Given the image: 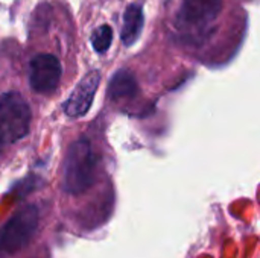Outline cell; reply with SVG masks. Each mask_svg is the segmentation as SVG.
Here are the masks:
<instances>
[{
  "label": "cell",
  "mask_w": 260,
  "mask_h": 258,
  "mask_svg": "<svg viewBox=\"0 0 260 258\" xmlns=\"http://www.w3.org/2000/svg\"><path fill=\"white\" fill-rule=\"evenodd\" d=\"M98 157L87 140L75 141L66 157L64 166V190L70 195L87 192L96 178Z\"/></svg>",
  "instance_id": "obj_1"
},
{
  "label": "cell",
  "mask_w": 260,
  "mask_h": 258,
  "mask_svg": "<svg viewBox=\"0 0 260 258\" xmlns=\"http://www.w3.org/2000/svg\"><path fill=\"white\" fill-rule=\"evenodd\" d=\"M224 9V0H181L175 27L189 38L200 40L210 32Z\"/></svg>",
  "instance_id": "obj_2"
},
{
  "label": "cell",
  "mask_w": 260,
  "mask_h": 258,
  "mask_svg": "<svg viewBox=\"0 0 260 258\" xmlns=\"http://www.w3.org/2000/svg\"><path fill=\"white\" fill-rule=\"evenodd\" d=\"M38 228V210L26 205L18 210L0 230V255L9 257L21 251L34 237Z\"/></svg>",
  "instance_id": "obj_3"
},
{
  "label": "cell",
  "mask_w": 260,
  "mask_h": 258,
  "mask_svg": "<svg viewBox=\"0 0 260 258\" xmlns=\"http://www.w3.org/2000/svg\"><path fill=\"white\" fill-rule=\"evenodd\" d=\"M30 126V108L15 91L0 96V135L5 143H15L26 137Z\"/></svg>",
  "instance_id": "obj_4"
},
{
  "label": "cell",
  "mask_w": 260,
  "mask_h": 258,
  "mask_svg": "<svg viewBox=\"0 0 260 258\" xmlns=\"http://www.w3.org/2000/svg\"><path fill=\"white\" fill-rule=\"evenodd\" d=\"M61 79V64L56 56L40 53L29 65V81L34 91L49 94L56 90Z\"/></svg>",
  "instance_id": "obj_5"
},
{
  "label": "cell",
  "mask_w": 260,
  "mask_h": 258,
  "mask_svg": "<svg viewBox=\"0 0 260 258\" xmlns=\"http://www.w3.org/2000/svg\"><path fill=\"white\" fill-rule=\"evenodd\" d=\"M99 82H101V75L96 70L87 73L81 79V82L76 85V88L72 91V94L64 103V111L69 117H75V119L82 117L90 109Z\"/></svg>",
  "instance_id": "obj_6"
},
{
  "label": "cell",
  "mask_w": 260,
  "mask_h": 258,
  "mask_svg": "<svg viewBox=\"0 0 260 258\" xmlns=\"http://www.w3.org/2000/svg\"><path fill=\"white\" fill-rule=\"evenodd\" d=\"M143 27V11L139 5L133 3L123 14L122 24V41L125 46H131L137 41Z\"/></svg>",
  "instance_id": "obj_7"
},
{
  "label": "cell",
  "mask_w": 260,
  "mask_h": 258,
  "mask_svg": "<svg viewBox=\"0 0 260 258\" xmlns=\"http://www.w3.org/2000/svg\"><path fill=\"white\" fill-rule=\"evenodd\" d=\"M137 91V84L134 76L126 71V70H120L117 71L111 81H110V87H108V96L113 100H119V99H125V97H131L134 96Z\"/></svg>",
  "instance_id": "obj_8"
},
{
  "label": "cell",
  "mask_w": 260,
  "mask_h": 258,
  "mask_svg": "<svg viewBox=\"0 0 260 258\" xmlns=\"http://www.w3.org/2000/svg\"><path fill=\"white\" fill-rule=\"evenodd\" d=\"M111 41H113V30L108 24H102L99 26L93 35H91V44H93V49L99 53H104L108 50V47L111 46Z\"/></svg>",
  "instance_id": "obj_9"
},
{
  "label": "cell",
  "mask_w": 260,
  "mask_h": 258,
  "mask_svg": "<svg viewBox=\"0 0 260 258\" xmlns=\"http://www.w3.org/2000/svg\"><path fill=\"white\" fill-rule=\"evenodd\" d=\"M3 144H5V141H3V138H2V135H0V154H2V148H3Z\"/></svg>",
  "instance_id": "obj_10"
}]
</instances>
